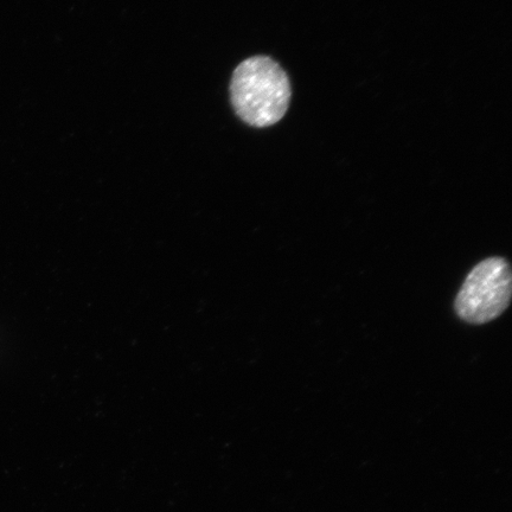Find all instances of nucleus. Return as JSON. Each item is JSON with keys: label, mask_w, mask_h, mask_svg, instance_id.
<instances>
[{"label": "nucleus", "mask_w": 512, "mask_h": 512, "mask_svg": "<svg viewBox=\"0 0 512 512\" xmlns=\"http://www.w3.org/2000/svg\"><path fill=\"white\" fill-rule=\"evenodd\" d=\"M291 83L284 69L266 56H254L234 70L230 99L238 117L254 127L284 118L291 102Z\"/></svg>", "instance_id": "nucleus-1"}, {"label": "nucleus", "mask_w": 512, "mask_h": 512, "mask_svg": "<svg viewBox=\"0 0 512 512\" xmlns=\"http://www.w3.org/2000/svg\"><path fill=\"white\" fill-rule=\"evenodd\" d=\"M511 294L510 265L507 260L492 256L472 268L460 288L454 309L466 323H490L508 309Z\"/></svg>", "instance_id": "nucleus-2"}]
</instances>
